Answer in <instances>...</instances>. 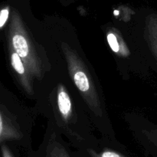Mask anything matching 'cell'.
Here are the masks:
<instances>
[{
  "mask_svg": "<svg viewBox=\"0 0 157 157\" xmlns=\"http://www.w3.org/2000/svg\"><path fill=\"white\" fill-rule=\"evenodd\" d=\"M3 130V121H2V115L0 113V136H1Z\"/></svg>",
  "mask_w": 157,
  "mask_h": 157,
  "instance_id": "obj_9",
  "label": "cell"
},
{
  "mask_svg": "<svg viewBox=\"0 0 157 157\" xmlns=\"http://www.w3.org/2000/svg\"><path fill=\"white\" fill-rule=\"evenodd\" d=\"M11 41H12V45L14 51L19 55L20 58H25L29 55V44L24 35L15 31L14 34H12Z\"/></svg>",
  "mask_w": 157,
  "mask_h": 157,
  "instance_id": "obj_1",
  "label": "cell"
},
{
  "mask_svg": "<svg viewBox=\"0 0 157 157\" xmlns=\"http://www.w3.org/2000/svg\"><path fill=\"white\" fill-rule=\"evenodd\" d=\"M154 24H155V30H156V50H157V19L155 20L154 21Z\"/></svg>",
  "mask_w": 157,
  "mask_h": 157,
  "instance_id": "obj_10",
  "label": "cell"
},
{
  "mask_svg": "<svg viewBox=\"0 0 157 157\" xmlns=\"http://www.w3.org/2000/svg\"><path fill=\"white\" fill-rule=\"evenodd\" d=\"M9 16V8L5 7L0 10V29L5 25Z\"/></svg>",
  "mask_w": 157,
  "mask_h": 157,
  "instance_id": "obj_6",
  "label": "cell"
},
{
  "mask_svg": "<svg viewBox=\"0 0 157 157\" xmlns=\"http://www.w3.org/2000/svg\"><path fill=\"white\" fill-rule=\"evenodd\" d=\"M107 41H108L109 45L114 52H118L120 50V45L118 43L116 36L113 34L110 33L107 35Z\"/></svg>",
  "mask_w": 157,
  "mask_h": 157,
  "instance_id": "obj_5",
  "label": "cell"
},
{
  "mask_svg": "<svg viewBox=\"0 0 157 157\" xmlns=\"http://www.w3.org/2000/svg\"><path fill=\"white\" fill-rule=\"evenodd\" d=\"M74 80L77 87L83 92L87 91L90 88L88 79L85 74L82 71H78L74 76Z\"/></svg>",
  "mask_w": 157,
  "mask_h": 157,
  "instance_id": "obj_3",
  "label": "cell"
},
{
  "mask_svg": "<svg viewBox=\"0 0 157 157\" xmlns=\"http://www.w3.org/2000/svg\"><path fill=\"white\" fill-rule=\"evenodd\" d=\"M101 157H122L118 153L112 151H106L101 154Z\"/></svg>",
  "mask_w": 157,
  "mask_h": 157,
  "instance_id": "obj_7",
  "label": "cell"
},
{
  "mask_svg": "<svg viewBox=\"0 0 157 157\" xmlns=\"http://www.w3.org/2000/svg\"><path fill=\"white\" fill-rule=\"evenodd\" d=\"M58 104L60 112L64 116H67L71 110V103L68 94L64 90H61L58 94Z\"/></svg>",
  "mask_w": 157,
  "mask_h": 157,
  "instance_id": "obj_2",
  "label": "cell"
},
{
  "mask_svg": "<svg viewBox=\"0 0 157 157\" xmlns=\"http://www.w3.org/2000/svg\"><path fill=\"white\" fill-rule=\"evenodd\" d=\"M11 63H12V67L17 73L21 75H24L25 71L24 64L21 61V58L15 52H12V55H11Z\"/></svg>",
  "mask_w": 157,
  "mask_h": 157,
  "instance_id": "obj_4",
  "label": "cell"
},
{
  "mask_svg": "<svg viewBox=\"0 0 157 157\" xmlns=\"http://www.w3.org/2000/svg\"><path fill=\"white\" fill-rule=\"evenodd\" d=\"M2 156L3 157H12V155L10 154L9 150L6 148L5 147H3L2 148Z\"/></svg>",
  "mask_w": 157,
  "mask_h": 157,
  "instance_id": "obj_8",
  "label": "cell"
}]
</instances>
